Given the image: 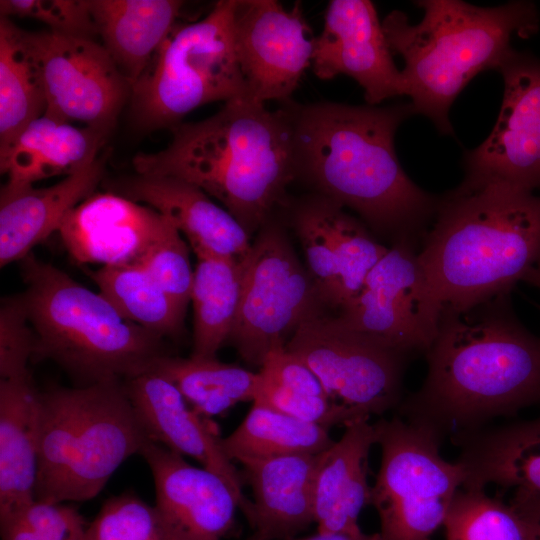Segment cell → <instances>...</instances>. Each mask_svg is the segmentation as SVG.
<instances>
[{"label":"cell","mask_w":540,"mask_h":540,"mask_svg":"<svg viewBox=\"0 0 540 540\" xmlns=\"http://www.w3.org/2000/svg\"><path fill=\"white\" fill-rule=\"evenodd\" d=\"M191 289L194 310L192 357L216 358L227 342L238 311L242 261L205 255L197 257Z\"/></svg>","instance_id":"83f0119b"},{"label":"cell","mask_w":540,"mask_h":540,"mask_svg":"<svg viewBox=\"0 0 540 540\" xmlns=\"http://www.w3.org/2000/svg\"><path fill=\"white\" fill-rule=\"evenodd\" d=\"M285 347L312 369L331 400L361 417L383 415L401 403L410 356L351 329L339 317L307 320Z\"/></svg>","instance_id":"8fae6325"},{"label":"cell","mask_w":540,"mask_h":540,"mask_svg":"<svg viewBox=\"0 0 540 540\" xmlns=\"http://www.w3.org/2000/svg\"><path fill=\"white\" fill-rule=\"evenodd\" d=\"M287 107L295 179L358 213L393 245L417 246L434 219L439 196L408 177L395 151L398 127L416 114L412 103L356 106L320 101Z\"/></svg>","instance_id":"7a4b0ae2"},{"label":"cell","mask_w":540,"mask_h":540,"mask_svg":"<svg viewBox=\"0 0 540 540\" xmlns=\"http://www.w3.org/2000/svg\"><path fill=\"white\" fill-rule=\"evenodd\" d=\"M446 540H534L535 523L485 489L460 488L444 524Z\"/></svg>","instance_id":"d6a6232c"},{"label":"cell","mask_w":540,"mask_h":540,"mask_svg":"<svg viewBox=\"0 0 540 540\" xmlns=\"http://www.w3.org/2000/svg\"><path fill=\"white\" fill-rule=\"evenodd\" d=\"M105 156L86 168L43 188L4 184L0 193V266L20 262L59 230L66 215L94 194L104 171Z\"/></svg>","instance_id":"7402d4cb"},{"label":"cell","mask_w":540,"mask_h":540,"mask_svg":"<svg viewBox=\"0 0 540 540\" xmlns=\"http://www.w3.org/2000/svg\"><path fill=\"white\" fill-rule=\"evenodd\" d=\"M89 276L128 320L162 338L181 334L186 309L139 264L103 266Z\"/></svg>","instance_id":"1f68e13d"},{"label":"cell","mask_w":540,"mask_h":540,"mask_svg":"<svg viewBox=\"0 0 540 540\" xmlns=\"http://www.w3.org/2000/svg\"><path fill=\"white\" fill-rule=\"evenodd\" d=\"M129 399L148 437L171 451L188 456L221 476L238 498L249 521L252 501L243 491V478L224 453L217 431L186 401L164 375L147 371L124 381Z\"/></svg>","instance_id":"ac0fdd59"},{"label":"cell","mask_w":540,"mask_h":540,"mask_svg":"<svg viewBox=\"0 0 540 540\" xmlns=\"http://www.w3.org/2000/svg\"><path fill=\"white\" fill-rule=\"evenodd\" d=\"M151 370L169 379L188 404L202 417L225 414L240 402L254 401L260 374L217 358L165 355Z\"/></svg>","instance_id":"f1b7e54d"},{"label":"cell","mask_w":540,"mask_h":540,"mask_svg":"<svg viewBox=\"0 0 540 540\" xmlns=\"http://www.w3.org/2000/svg\"><path fill=\"white\" fill-rule=\"evenodd\" d=\"M315 198L335 248L341 309L360 293L367 276L389 248L378 243L365 226L339 204L321 195L315 194Z\"/></svg>","instance_id":"836d02e7"},{"label":"cell","mask_w":540,"mask_h":540,"mask_svg":"<svg viewBox=\"0 0 540 540\" xmlns=\"http://www.w3.org/2000/svg\"><path fill=\"white\" fill-rule=\"evenodd\" d=\"M40 403L37 501L96 497L150 440L122 380L51 387L41 391Z\"/></svg>","instance_id":"52a82bcc"},{"label":"cell","mask_w":540,"mask_h":540,"mask_svg":"<svg viewBox=\"0 0 540 540\" xmlns=\"http://www.w3.org/2000/svg\"><path fill=\"white\" fill-rule=\"evenodd\" d=\"M108 133L89 126L76 127L44 113L0 152L5 184L33 185L42 179L77 173L98 158Z\"/></svg>","instance_id":"484cf974"},{"label":"cell","mask_w":540,"mask_h":540,"mask_svg":"<svg viewBox=\"0 0 540 540\" xmlns=\"http://www.w3.org/2000/svg\"><path fill=\"white\" fill-rule=\"evenodd\" d=\"M170 225L153 208L107 192L73 208L58 233L75 262L103 267L137 264Z\"/></svg>","instance_id":"d6986e66"},{"label":"cell","mask_w":540,"mask_h":540,"mask_svg":"<svg viewBox=\"0 0 540 540\" xmlns=\"http://www.w3.org/2000/svg\"><path fill=\"white\" fill-rule=\"evenodd\" d=\"M35 350V333L23 293L2 299L0 307L1 380L30 373L28 362Z\"/></svg>","instance_id":"f35d334b"},{"label":"cell","mask_w":540,"mask_h":540,"mask_svg":"<svg viewBox=\"0 0 540 540\" xmlns=\"http://www.w3.org/2000/svg\"><path fill=\"white\" fill-rule=\"evenodd\" d=\"M172 139L155 153H138L140 175L174 177L218 200L248 234L261 229L284 203L295 179L293 131L285 104L271 111L240 96L214 115L171 128Z\"/></svg>","instance_id":"3957f363"},{"label":"cell","mask_w":540,"mask_h":540,"mask_svg":"<svg viewBox=\"0 0 540 540\" xmlns=\"http://www.w3.org/2000/svg\"><path fill=\"white\" fill-rule=\"evenodd\" d=\"M287 540H382L379 532L373 534H367L360 532L357 534L350 533H328L317 531L314 535L302 538H292Z\"/></svg>","instance_id":"7bdbcfd3"},{"label":"cell","mask_w":540,"mask_h":540,"mask_svg":"<svg viewBox=\"0 0 540 540\" xmlns=\"http://www.w3.org/2000/svg\"><path fill=\"white\" fill-rule=\"evenodd\" d=\"M84 540H176L155 505L132 493L106 500Z\"/></svg>","instance_id":"d590c367"},{"label":"cell","mask_w":540,"mask_h":540,"mask_svg":"<svg viewBox=\"0 0 540 540\" xmlns=\"http://www.w3.org/2000/svg\"><path fill=\"white\" fill-rule=\"evenodd\" d=\"M236 1L219 0L204 18L173 27L131 87L138 126L171 129L204 104L247 95L234 41Z\"/></svg>","instance_id":"ba28073f"},{"label":"cell","mask_w":540,"mask_h":540,"mask_svg":"<svg viewBox=\"0 0 540 540\" xmlns=\"http://www.w3.org/2000/svg\"><path fill=\"white\" fill-rule=\"evenodd\" d=\"M155 486V507L176 540H222L233 529L239 501L218 474L149 440L141 449Z\"/></svg>","instance_id":"e0dca14e"},{"label":"cell","mask_w":540,"mask_h":540,"mask_svg":"<svg viewBox=\"0 0 540 540\" xmlns=\"http://www.w3.org/2000/svg\"><path fill=\"white\" fill-rule=\"evenodd\" d=\"M339 440L320 454L314 480V519L317 531L362 532L359 516L370 504L369 453L377 444L370 418L348 423Z\"/></svg>","instance_id":"cb8c5ba5"},{"label":"cell","mask_w":540,"mask_h":540,"mask_svg":"<svg viewBox=\"0 0 540 540\" xmlns=\"http://www.w3.org/2000/svg\"><path fill=\"white\" fill-rule=\"evenodd\" d=\"M533 522L536 526V533H535V539L534 540H540V515L537 516Z\"/></svg>","instance_id":"f6af8a7d"},{"label":"cell","mask_w":540,"mask_h":540,"mask_svg":"<svg viewBox=\"0 0 540 540\" xmlns=\"http://www.w3.org/2000/svg\"><path fill=\"white\" fill-rule=\"evenodd\" d=\"M523 281L540 290V262L529 271Z\"/></svg>","instance_id":"ee69618b"},{"label":"cell","mask_w":540,"mask_h":540,"mask_svg":"<svg viewBox=\"0 0 540 540\" xmlns=\"http://www.w3.org/2000/svg\"><path fill=\"white\" fill-rule=\"evenodd\" d=\"M334 441L328 429L254 401L240 425L230 435L221 438L220 443L231 461L242 463L288 455L318 454Z\"/></svg>","instance_id":"4dcf8cb0"},{"label":"cell","mask_w":540,"mask_h":540,"mask_svg":"<svg viewBox=\"0 0 540 540\" xmlns=\"http://www.w3.org/2000/svg\"><path fill=\"white\" fill-rule=\"evenodd\" d=\"M25 30L10 18L0 19V152L46 111V97L37 62Z\"/></svg>","instance_id":"f546056e"},{"label":"cell","mask_w":540,"mask_h":540,"mask_svg":"<svg viewBox=\"0 0 540 540\" xmlns=\"http://www.w3.org/2000/svg\"><path fill=\"white\" fill-rule=\"evenodd\" d=\"M417 246L392 245L338 316L351 329L410 357L426 353L442 314Z\"/></svg>","instance_id":"7c38bea8"},{"label":"cell","mask_w":540,"mask_h":540,"mask_svg":"<svg viewBox=\"0 0 540 540\" xmlns=\"http://www.w3.org/2000/svg\"><path fill=\"white\" fill-rule=\"evenodd\" d=\"M24 34L40 71L45 114L110 132L132 86L103 44L51 30Z\"/></svg>","instance_id":"4fadbf2b"},{"label":"cell","mask_w":540,"mask_h":540,"mask_svg":"<svg viewBox=\"0 0 540 540\" xmlns=\"http://www.w3.org/2000/svg\"><path fill=\"white\" fill-rule=\"evenodd\" d=\"M237 59L247 97L286 102L312 63L314 38L300 2L237 0L233 18Z\"/></svg>","instance_id":"9a60e30c"},{"label":"cell","mask_w":540,"mask_h":540,"mask_svg":"<svg viewBox=\"0 0 540 540\" xmlns=\"http://www.w3.org/2000/svg\"><path fill=\"white\" fill-rule=\"evenodd\" d=\"M178 0H90L102 44L131 83L177 24Z\"/></svg>","instance_id":"4316f807"},{"label":"cell","mask_w":540,"mask_h":540,"mask_svg":"<svg viewBox=\"0 0 540 540\" xmlns=\"http://www.w3.org/2000/svg\"><path fill=\"white\" fill-rule=\"evenodd\" d=\"M246 540H258L254 535H251L249 538H247Z\"/></svg>","instance_id":"bcb514c9"},{"label":"cell","mask_w":540,"mask_h":540,"mask_svg":"<svg viewBox=\"0 0 540 540\" xmlns=\"http://www.w3.org/2000/svg\"><path fill=\"white\" fill-rule=\"evenodd\" d=\"M120 195L147 205L165 218L189 241L197 257L212 255L239 262L252 244L243 226L204 191L183 180L137 174L118 184Z\"/></svg>","instance_id":"44dd1931"},{"label":"cell","mask_w":540,"mask_h":540,"mask_svg":"<svg viewBox=\"0 0 540 540\" xmlns=\"http://www.w3.org/2000/svg\"><path fill=\"white\" fill-rule=\"evenodd\" d=\"M423 17L411 24L402 11L382 20L392 53L399 54L406 96L416 114L428 117L440 133L454 135L449 111L479 73L498 70L514 50L512 39L528 38L540 26L536 5L511 1L479 7L459 0L415 2Z\"/></svg>","instance_id":"5b68a950"},{"label":"cell","mask_w":540,"mask_h":540,"mask_svg":"<svg viewBox=\"0 0 540 540\" xmlns=\"http://www.w3.org/2000/svg\"><path fill=\"white\" fill-rule=\"evenodd\" d=\"M34 362L50 360L83 387L134 378L168 355L164 338L125 318L61 269L30 253L19 262Z\"/></svg>","instance_id":"8992f818"},{"label":"cell","mask_w":540,"mask_h":540,"mask_svg":"<svg viewBox=\"0 0 540 540\" xmlns=\"http://www.w3.org/2000/svg\"><path fill=\"white\" fill-rule=\"evenodd\" d=\"M501 109L489 136L464 154L465 178L540 190V59L513 50L497 70Z\"/></svg>","instance_id":"5bb4252c"},{"label":"cell","mask_w":540,"mask_h":540,"mask_svg":"<svg viewBox=\"0 0 540 540\" xmlns=\"http://www.w3.org/2000/svg\"><path fill=\"white\" fill-rule=\"evenodd\" d=\"M460 449L461 488L511 491L509 503L530 520L540 515V414L491 424L451 440Z\"/></svg>","instance_id":"ffe728a7"},{"label":"cell","mask_w":540,"mask_h":540,"mask_svg":"<svg viewBox=\"0 0 540 540\" xmlns=\"http://www.w3.org/2000/svg\"><path fill=\"white\" fill-rule=\"evenodd\" d=\"M40 393L31 373L0 380V520L35 501Z\"/></svg>","instance_id":"d4e9b609"},{"label":"cell","mask_w":540,"mask_h":540,"mask_svg":"<svg viewBox=\"0 0 540 540\" xmlns=\"http://www.w3.org/2000/svg\"><path fill=\"white\" fill-rule=\"evenodd\" d=\"M321 453L240 463L253 497L248 523L258 540L292 539L315 523L314 480Z\"/></svg>","instance_id":"603a6c76"},{"label":"cell","mask_w":540,"mask_h":540,"mask_svg":"<svg viewBox=\"0 0 540 540\" xmlns=\"http://www.w3.org/2000/svg\"><path fill=\"white\" fill-rule=\"evenodd\" d=\"M184 309L191 299L194 271L181 233L171 225L137 263Z\"/></svg>","instance_id":"74e56055"},{"label":"cell","mask_w":540,"mask_h":540,"mask_svg":"<svg viewBox=\"0 0 540 540\" xmlns=\"http://www.w3.org/2000/svg\"><path fill=\"white\" fill-rule=\"evenodd\" d=\"M375 424L381 450L370 504L382 540H432L466 478L464 466L446 461L440 438L397 414Z\"/></svg>","instance_id":"9c48e42d"},{"label":"cell","mask_w":540,"mask_h":540,"mask_svg":"<svg viewBox=\"0 0 540 540\" xmlns=\"http://www.w3.org/2000/svg\"><path fill=\"white\" fill-rule=\"evenodd\" d=\"M265 381L299 393L327 396L312 369L285 346H278L264 359L259 372Z\"/></svg>","instance_id":"b9f144b4"},{"label":"cell","mask_w":540,"mask_h":540,"mask_svg":"<svg viewBox=\"0 0 540 540\" xmlns=\"http://www.w3.org/2000/svg\"><path fill=\"white\" fill-rule=\"evenodd\" d=\"M291 221L302 243L309 273L323 302L339 308L340 286L335 248L315 195L294 206Z\"/></svg>","instance_id":"e575fe53"},{"label":"cell","mask_w":540,"mask_h":540,"mask_svg":"<svg viewBox=\"0 0 540 540\" xmlns=\"http://www.w3.org/2000/svg\"><path fill=\"white\" fill-rule=\"evenodd\" d=\"M425 355L424 382L401 401L397 415L441 441L540 404V337L516 317L510 293L443 309Z\"/></svg>","instance_id":"6da1fadb"},{"label":"cell","mask_w":540,"mask_h":540,"mask_svg":"<svg viewBox=\"0 0 540 540\" xmlns=\"http://www.w3.org/2000/svg\"><path fill=\"white\" fill-rule=\"evenodd\" d=\"M87 527L74 507L37 500L0 520L1 540H84Z\"/></svg>","instance_id":"8d00e7d4"},{"label":"cell","mask_w":540,"mask_h":540,"mask_svg":"<svg viewBox=\"0 0 540 540\" xmlns=\"http://www.w3.org/2000/svg\"><path fill=\"white\" fill-rule=\"evenodd\" d=\"M311 66L322 80L340 74L353 78L363 88L368 105L406 95L382 21L368 0L329 2L323 29L314 38Z\"/></svg>","instance_id":"2e32d148"},{"label":"cell","mask_w":540,"mask_h":540,"mask_svg":"<svg viewBox=\"0 0 540 540\" xmlns=\"http://www.w3.org/2000/svg\"><path fill=\"white\" fill-rule=\"evenodd\" d=\"M1 17L32 18L54 32L93 38L97 29L90 0H1Z\"/></svg>","instance_id":"60d3db41"},{"label":"cell","mask_w":540,"mask_h":540,"mask_svg":"<svg viewBox=\"0 0 540 540\" xmlns=\"http://www.w3.org/2000/svg\"><path fill=\"white\" fill-rule=\"evenodd\" d=\"M254 401L298 420L319 425L328 430L333 426H345L355 420L366 418L336 403L328 396L295 392L265 381L262 378Z\"/></svg>","instance_id":"ab89813d"},{"label":"cell","mask_w":540,"mask_h":540,"mask_svg":"<svg viewBox=\"0 0 540 540\" xmlns=\"http://www.w3.org/2000/svg\"><path fill=\"white\" fill-rule=\"evenodd\" d=\"M418 258L443 309L510 293L540 262V193L464 179L439 196Z\"/></svg>","instance_id":"277c9868"},{"label":"cell","mask_w":540,"mask_h":540,"mask_svg":"<svg viewBox=\"0 0 540 540\" xmlns=\"http://www.w3.org/2000/svg\"><path fill=\"white\" fill-rule=\"evenodd\" d=\"M260 230L242 261L239 306L227 340L258 366L325 305L281 227L269 219Z\"/></svg>","instance_id":"30bf717a"}]
</instances>
